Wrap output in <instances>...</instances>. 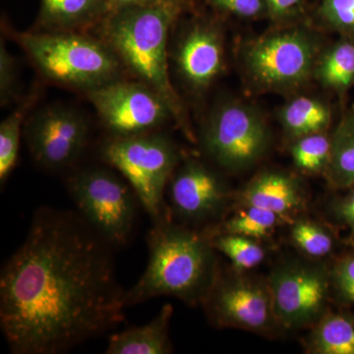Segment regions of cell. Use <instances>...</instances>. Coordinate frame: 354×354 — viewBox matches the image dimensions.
<instances>
[{"mask_svg": "<svg viewBox=\"0 0 354 354\" xmlns=\"http://www.w3.org/2000/svg\"><path fill=\"white\" fill-rule=\"evenodd\" d=\"M247 206L269 209L288 218L304 204V193L292 176L281 171H264L250 181L241 192Z\"/></svg>", "mask_w": 354, "mask_h": 354, "instance_id": "obj_15", "label": "cell"}, {"mask_svg": "<svg viewBox=\"0 0 354 354\" xmlns=\"http://www.w3.org/2000/svg\"><path fill=\"white\" fill-rule=\"evenodd\" d=\"M242 206L243 208L225 221L221 225L220 230L205 234L209 237L225 234H239L257 241L271 234L277 227L288 221V218L279 216L269 209L247 205Z\"/></svg>", "mask_w": 354, "mask_h": 354, "instance_id": "obj_22", "label": "cell"}, {"mask_svg": "<svg viewBox=\"0 0 354 354\" xmlns=\"http://www.w3.org/2000/svg\"><path fill=\"white\" fill-rule=\"evenodd\" d=\"M333 281L339 297L354 304V256L342 260L333 272Z\"/></svg>", "mask_w": 354, "mask_h": 354, "instance_id": "obj_30", "label": "cell"}, {"mask_svg": "<svg viewBox=\"0 0 354 354\" xmlns=\"http://www.w3.org/2000/svg\"><path fill=\"white\" fill-rule=\"evenodd\" d=\"M32 104V100H27L0 124V181L2 184L6 183L17 162L21 127Z\"/></svg>", "mask_w": 354, "mask_h": 354, "instance_id": "obj_24", "label": "cell"}, {"mask_svg": "<svg viewBox=\"0 0 354 354\" xmlns=\"http://www.w3.org/2000/svg\"><path fill=\"white\" fill-rule=\"evenodd\" d=\"M268 14L274 20H283L297 14L304 0H265Z\"/></svg>", "mask_w": 354, "mask_h": 354, "instance_id": "obj_31", "label": "cell"}, {"mask_svg": "<svg viewBox=\"0 0 354 354\" xmlns=\"http://www.w3.org/2000/svg\"><path fill=\"white\" fill-rule=\"evenodd\" d=\"M274 318L286 328L318 322L329 295V279L320 268L304 264L283 266L270 279Z\"/></svg>", "mask_w": 354, "mask_h": 354, "instance_id": "obj_11", "label": "cell"}, {"mask_svg": "<svg viewBox=\"0 0 354 354\" xmlns=\"http://www.w3.org/2000/svg\"><path fill=\"white\" fill-rule=\"evenodd\" d=\"M70 196L80 215L113 246L129 241L136 218L134 190L127 180L101 167H88L70 177Z\"/></svg>", "mask_w": 354, "mask_h": 354, "instance_id": "obj_7", "label": "cell"}, {"mask_svg": "<svg viewBox=\"0 0 354 354\" xmlns=\"http://www.w3.org/2000/svg\"><path fill=\"white\" fill-rule=\"evenodd\" d=\"M319 46L304 28L266 34L247 44L244 69L254 85L264 90L288 91L304 85L315 71Z\"/></svg>", "mask_w": 354, "mask_h": 354, "instance_id": "obj_6", "label": "cell"}, {"mask_svg": "<svg viewBox=\"0 0 354 354\" xmlns=\"http://www.w3.org/2000/svg\"><path fill=\"white\" fill-rule=\"evenodd\" d=\"M102 157L130 184L153 221L169 216L165 191L178 164L171 140L153 132L113 137L104 144Z\"/></svg>", "mask_w": 354, "mask_h": 354, "instance_id": "obj_5", "label": "cell"}, {"mask_svg": "<svg viewBox=\"0 0 354 354\" xmlns=\"http://www.w3.org/2000/svg\"><path fill=\"white\" fill-rule=\"evenodd\" d=\"M176 68L192 90H206L223 68V46L220 32L208 23L191 26L179 41Z\"/></svg>", "mask_w": 354, "mask_h": 354, "instance_id": "obj_14", "label": "cell"}, {"mask_svg": "<svg viewBox=\"0 0 354 354\" xmlns=\"http://www.w3.org/2000/svg\"><path fill=\"white\" fill-rule=\"evenodd\" d=\"M332 142L324 132L314 133L297 138L292 147L295 164L306 172H317L327 169Z\"/></svg>", "mask_w": 354, "mask_h": 354, "instance_id": "obj_25", "label": "cell"}, {"mask_svg": "<svg viewBox=\"0 0 354 354\" xmlns=\"http://www.w3.org/2000/svg\"><path fill=\"white\" fill-rule=\"evenodd\" d=\"M113 137L153 132L176 116L169 101L147 84L116 80L87 93Z\"/></svg>", "mask_w": 354, "mask_h": 354, "instance_id": "obj_9", "label": "cell"}, {"mask_svg": "<svg viewBox=\"0 0 354 354\" xmlns=\"http://www.w3.org/2000/svg\"><path fill=\"white\" fill-rule=\"evenodd\" d=\"M205 151L216 164L241 171L267 151L270 135L259 113L241 102H225L211 113L202 130Z\"/></svg>", "mask_w": 354, "mask_h": 354, "instance_id": "obj_8", "label": "cell"}, {"mask_svg": "<svg viewBox=\"0 0 354 354\" xmlns=\"http://www.w3.org/2000/svg\"><path fill=\"white\" fill-rule=\"evenodd\" d=\"M332 148L328 172L335 187L354 185V113L339 123L330 138Z\"/></svg>", "mask_w": 354, "mask_h": 354, "instance_id": "obj_21", "label": "cell"}, {"mask_svg": "<svg viewBox=\"0 0 354 354\" xmlns=\"http://www.w3.org/2000/svg\"><path fill=\"white\" fill-rule=\"evenodd\" d=\"M208 2L218 10L247 19L268 14L265 0H208Z\"/></svg>", "mask_w": 354, "mask_h": 354, "instance_id": "obj_28", "label": "cell"}, {"mask_svg": "<svg viewBox=\"0 0 354 354\" xmlns=\"http://www.w3.org/2000/svg\"><path fill=\"white\" fill-rule=\"evenodd\" d=\"M291 237L300 250L314 258L325 257L334 247L330 232L313 221H298L293 223Z\"/></svg>", "mask_w": 354, "mask_h": 354, "instance_id": "obj_26", "label": "cell"}, {"mask_svg": "<svg viewBox=\"0 0 354 354\" xmlns=\"http://www.w3.org/2000/svg\"><path fill=\"white\" fill-rule=\"evenodd\" d=\"M307 349L316 354H354V314L321 317L309 335Z\"/></svg>", "mask_w": 354, "mask_h": 354, "instance_id": "obj_18", "label": "cell"}, {"mask_svg": "<svg viewBox=\"0 0 354 354\" xmlns=\"http://www.w3.org/2000/svg\"><path fill=\"white\" fill-rule=\"evenodd\" d=\"M183 3L116 9L100 24L101 36L124 68L165 99L180 115V104L169 75L167 37Z\"/></svg>", "mask_w": 354, "mask_h": 354, "instance_id": "obj_3", "label": "cell"}, {"mask_svg": "<svg viewBox=\"0 0 354 354\" xmlns=\"http://www.w3.org/2000/svg\"><path fill=\"white\" fill-rule=\"evenodd\" d=\"M218 325L265 330L276 321L269 286L249 279H218L204 299Z\"/></svg>", "mask_w": 354, "mask_h": 354, "instance_id": "obj_12", "label": "cell"}, {"mask_svg": "<svg viewBox=\"0 0 354 354\" xmlns=\"http://www.w3.org/2000/svg\"><path fill=\"white\" fill-rule=\"evenodd\" d=\"M174 308L165 305L150 323L111 335L106 353L167 354L171 353L169 323Z\"/></svg>", "mask_w": 354, "mask_h": 354, "instance_id": "obj_17", "label": "cell"}, {"mask_svg": "<svg viewBox=\"0 0 354 354\" xmlns=\"http://www.w3.org/2000/svg\"><path fill=\"white\" fill-rule=\"evenodd\" d=\"M212 246L225 254L239 270H250L265 259L264 248L256 239L239 234H218L209 237Z\"/></svg>", "mask_w": 354, "mask_h": 354, "instance_id": "obj_23", "label": "cell"}, {"mask_svg": "<svg viewBox=\"0 0 354 354\" xmlns=\"http://www.w3.org/2000/svg\"><path fill=\"white\" fill-rule=\"evenodd\" d=\"M147 242L148 265L136 285L125 291V306L158 297L204 301L216 279L209 237L174 225L167 216L153 221Z\"/></svg>", "mask_w": 354, "mask_h": 354, "instance_id": "obj_2", "label": "cell"}, {"mask_svg": "<svg viewBox=\"0 0 354 354\" xmlns=\"http://www.w3.org/2000/svg\"><path fill=\"white\" fill-rule=\"evenodd\" d=\"M17 41L50 82L90 91L120 80L122 64L102 39L82 32H24Z\"/></svg>", "mask_w": 354, "mask_h": 354, "instance_id": "obj_4", "label": "cell"}, {"mask_svg": "<svg viewBox=\"0 0 354 354\" xmlns=\"http://www.w3.org/2000/svg\"><path fill=\"white\" fill-rule=\"evenodd\" d=\"M109 2L113 11L131 6H153V4L171 3V2L184 3V0H109Z\"/></svg>", "mask_w": 354, "mask_h": 354, "instance_id": "obj_33", "label": "cell"}, {"mask_svg": "<svg viewBox=\"0 0 354 354\" xmlns=\"http://www.w3.org/2000/svg\"><path fill=\"white\" fill-rule=\"evenodd\" d=\"M339 218H342L349 227L353 230L354 232V190L351 194L348 195L341 204H339Z\"/></svg>", "mask_w": 354, "mask_h": 354, "instance_id": "obj_32", "label": "cell"}, {"mask_svg": "<svg viewBox=\"0 0 354 354\" xmlns=\"http://www.w3.org/2000/svg\"><path fill=\"white\" fill-rule=\"evenodd\" d=\"M319 14L332 29L354 39V0H322Z\"/></svg>", "mask_w": 354, "mask_h": 354, "instance_id": "obj_27", "label": "cell"}, {"mask_svg": "<svg viewBox=\"0 0 354 354\" xmlns=\"http://www.w3.org/2000/svg\"><path fill=\"white\" fill-rule=\"evenodd\" d=\"M281 122L288 134L300 138L314 133L324 132L330 125V111L325 104L318 100L297 97L281 109Z\"/></svg>", "mask_w": 354, "mask_h": 354, "instance_id": "obj_19", "label": "cell"}, {"mask_svg": "<svg viewBox=\"0 0 354 354\" xmlns=\"http://www.w3.org/2000/svg\"><path fill=\"white\" fill-rule=\"evenodd\" d=\"M314 74L326 88L339 92L353 86L354 43L342 41L334 44L318 58Z\"/></svg>", "mask_w": 354, "mask_h": 354, "instance_id": "obj_20", "label": "cell"}, {"mask_svg": "<svg viewBox=\"0 0 354 354\" xmlns=\"http://www.w3.org/2000/svg\"><path fill=\"white\" fill-rule=\"evenodd\" d=\"M171 177L172 209L184 220H208L227 202L225 186L215 172L198 160H188Z\"/></svg>", "mask_w": 354, "mask_h": 354, "instance_id": "obj_13", "label": "cell"}, {"mask_svg": "<svg viewBox=\"0 0 354 354\" xmlns=\"http://www.w3.org/2000/svg\"><path fill=\"white\" fill-rule=\"evenodd\" d=\"M111 11L109 0H41L38 23L46 32H83Z\"/></svg>", "mask_w": 354, "mask_h": 354, "instance_id": "obj_16", "label": "cell"}, {"mask_svg": "<svg viewBox=\"0 0 354 354\" xmlns=\"http://www.w3.org/2000/svg\"><path fill=\"white\" fill-rule=\"evenodd\" d=\"M87 118L76 109L48 106L26 123L25 137L30 152L46 169H62L75 165L88 145Z\"/></svg>", "mask_w": 354, "mask_h": 354, "instance_id": "obj_10", "label": "cell"}, {"mask_svg": "<svg viewBox=\"0 0 354 354\" xmlns=\"http://www.w3.org/2000/svg\"><path fill=\"white\" fill-rule=\"evenodd\" d=\"M111 246L81 215L37 211L0 277V326L11 353H66L124 320Z\"/></svg>", "mask_w": 354, "mask_h": 354, "instance_id": "obj_1", "label": "cell"}, {"mask_svg": "<svg viewBox=\"0 0 354 354\" xmlns=\"http://www.w3.org/2000/svg\"><path fill=\"white\" fill-rule=\"evenodd\" d=\"M15 65L13 57L7 50L6 44L0 46V101L1 106H7L15 93Z\"/></svg>", "mask_w": 354, "mask_h": 354, "instance_id": "obj_29", "label": "cell"}]
</instances>
